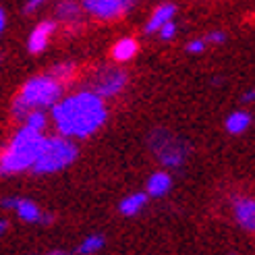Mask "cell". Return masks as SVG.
Instances as JSON below:
<instances>
[{"label":"cell","instance_id":"9a60e30c","mask_svg":"<svg viewBox=\"0 0 255 255\" xmlns=\"http://www.w3.org/2000/svg\"><path fill=\"white\" fill-rule=\"evenodd\" d=\"M15 212L17 216H19V220H23V222H27V224H37L40 222V218H42V210H40V206H37L35 201H31V199H17V206H15Z\"/></svg>","mask_w":255,"mask_h":255},{"label":"cell","instance_id":"f546056e","mask_svg":"<svg viewBox=\"0 0 255 255\" xmlns=\"http://www.w3.org/2000/svg\"><path fill=\"white\" fill-rule=\"evenodd\" d=\"M231 255H237V253H231Z\"/></svg>","mask_w":255,"mask_h":255},{"label":"cell","instance_id":"4fadbf2b","mask_svg":"<svg viewBox=\"0 0 255 255\" xmlns=\"http://www.w3.org/2000/svg\"><path fill=\"white\" fill-rule=\"evenodd\" d=\"M139 52V44L135 37H121V40L112 46V60L119 62V65H125V62H129L137 56Z\"/></svg>","mask_w":255,"mask_h":255},{"label":"cell","instance_id":"484cf974","mask_svg":"<svg viewBox=\"0 0 255 255\" xmlns=\"http://www.w3.org/2000/svg\"><path fill=\"white\" fill-rule=\"evenodd\" d=\"M4 27H6V12L0 8V35L4 33Z\"/></svg>","mask_w":255,"mask_h":255},{"label":"cell","instance_id":"f1b7e54d","mask_svg":"<svg viewBox=\"0 0 255 255\" xmlns=\"http://www.w3.org/2000/svg\"><path fill=\"white\" fill-rule=\"evenodd\" d=\"M6 233V220H0V237Z\"/></svg>","mask_w":255,"mask_h":255},{"label":"cell","instance_id":"ffe728a7","mask_svg":"<svg viewBox=\"0 0 255 255\" xmlns=\"http://www.w3.org/2000/svg\"><path fill=\"white\" fill-rule=\"evenodd\" d=\"M176 31H178L176 23L174 21H168L166 25H162V27L156 33H158V37H160L162 42H170V40H174V37H176Z\"/></svg>","mask_w":255,"mask_h":255},{"label":"cell","instance_id":"7a4b0ae2","mask_svg":"<svg viewBox=\"0 0 255 255\" xmlns=\"http://www.w3.org/2000/svg\"><path fill=\"white\" fill-rule=\"evenodd\" d=\"M44 133L31 131L21 125L8 139V143L0 149V176H12L31 170L44 145Z\"/></svg>","mask_w":255,"mask_h":255},{"label":"cell","instance_id":"d6986e66","mask_svg":"<svg viewBox=\"0 0 255 255\" xmlns=\"http://www.w3.org/2000/svg\"><path fill=\"white\" fill-rule=\"evenodd\" d=\"M104 245H106V239L102 235H89V237H85L79 243L77 253L79 255H94V253L104 249Z\"/></svg>","mask_w":255,"mask_h":255},{"label":"cell","instance_id":"d4e9b609","mask_svg":"<svg viewBox=\"0 0 255 255\" xmlns=\"http://www.w3.org/2000/svg\"><path fill=\"white\" fill-rule=\"evenodd\" d=\"M52 222H54V214H44V212H42V218H40V222H37V224H42V226H50Z\"/></svg>","mask_w":255,"mask_h":255},{"label":"cell","instance_id":"8fae6325","mask_svg":"<svg viewBox=\"0 0 255 255\" xmlns=\"http://www.w3.org/2000/svg\"><path fill=\"white\" fill-rule=\"evenodd\" d=\"M172 189V176L166 170H156L154 174H149L147 185H145V193L147 197H166Z\"/></svg>","mask_w":255,"mask_h":255},{"label":"cell","instance_id":"277c9868","mask_svg":"<svg viewBox=\"0 0 255 255\" xmlns=\"http://www.w3.org/2000/svg\"><path fill=\"white\" fill-rule=\"evenodd\" d=\"M77 156H79V147L73 139L62 137L58 133L44 137V145L40 149V156H37L35 164L31 166V172L37 176L60 172L69 168L77 160Z\"/></svg>","mask_w":255,"mask_h":255},{"label":"cell","instance_id":"8992f818","mask_svg":"<svg viewBox=\"0 0 255 255\" xmlns=\"http://www.w3.org/2000/svg\"><path fill=\"white\" fill-rule=\"evenodd\" d=\"M129 75L121 67H98L85 81V89L102 100H110L123 94V89L127 87Z\"/></svg>","mask_w":255,"mask_h":255},{"label":"cell","instance_id":"30bf717a","mask_svg":"<svg viewBox=\"0 0 255 255\" xmlns=\"http://www.w3.org/2000/svg\"><path fill=\"white\" fill-rule=\"evenodd\" d=\"M56 31V21L54 19H46V21H40L35 25V27L31 29L29 33V40H27V50L29 54H42L50 37H52V33Z\"/></svg>","mask_w":255,"mask_h":255},{"label":"cell","instance_id":"9c48e42d","mask_svg":"<svg viewBox=\"0 0 255 255\" xmlns=\"http://www.w3.org/2000/svg\"><path fill=\"white\" fill-rule=\"evenodd\" d=\"M83 6L79 0H60L54 8V21L65 23L69 29H79L83 23Z\"/></svg>","mask_w":255,"mask_h":255},{"label":"cell","instance_id":"5bb4252c","mask_svg":"<svg viewBox=\"0 0 255 255\" xmlns=\"http://www.w3.org/2000/svg\"><path fill=\"white\" fill-rule=\"evenodd\" d=\"M147 193H143V191H137V193H131V195H127L121 203H119V212L123 216H127V218H133V216L137 214H141L147 206Z\"/></svg>","mask_w":255,"mask_h":255},{"label":"cell","instance_id":"ac0fdd59","mask_svg":"<svg viewBox=\"0 0 255 255\" xmlns=\"http://www.w3.org/2000/svg\"><path fill=\"white\" fill-rule=\"evenodd\" d=\"M50 125V117L46 114V110H31L27 117L23 119V127H27L31 131H37V133H44Z\"/></svg>","mask_w":255,"mask_h":255},{"label":"cell","instance_id":"603a6c76","mask_svg":"<svg viewBox=\"0 0 255 255\" xmlns=\"http://www.w3.org/2000/svg\"><path fill=\"white\" fill-rule=\"evenodd\" d=\"M48 2V0H27L25 2V6H23V10H25V15H31V12H35L40 6H44Z\"/></svg>","mask_w":255,"mask_h":255},{"label":"cell","instance_id":"ba28073f","mask_svg":"<svg viewBox=\"0 0 255 255\" xmlns=\"http://www.w3.org/2000/svg\"><path fill=\"white\" fill-rule=\"evenodd\" d=\"M233 218L245 233L255 235V197L249 195L233 197Z\"/></svg>","mask_w":255,"mask_h":255},{"label":"cell","instance_id":"3957f363","mask_svg":"<svg viewBox=\"0 0 255 255\" xmlns=\"http://www.w3.org/2000/svg\"><path fill=\"white\" fill-rule=\"evenodd\" d=\"M65 94V85L54 81L48 73L29 77L19 89V94L12 98V119L23 123L31 110H50Z\"/></svg>","mask_w":255,"mask_h":255},{"label":"cell","instance_id":"7402d4cb","mask_svg":"<svg viewBox=\"0 0 255 255\" xmlns=\"http://www.w3.org/2000/svg\"><path fill=\"white\" fill-rule=\"evenodd\" d=\"M206 40H201V37H197V40H191L187 42V52L189 54H201L203 50H206Z\"/></svg>","mask_w":255,"mask_h":255},{"label":"cell","instance_id":"6da1fadb","mask_svg":"<svg viewBox=\"0 0 255 255\" xmlns=\"http://www.w3.org/2000/svg\"><path fill=\"white\" fill-rule=\"evenodd\" d=\"M108 119L106 102L100 96L79 89L75 94L60 98L50 108V123L58 135L69 139H87L98 133Z\"/></svg>","mask_w":255,"mask_h":255},{"label":"cell","instance_id":"44dd1931","mask_svg":"<svg viewBox=\"0 0 255 255\" xmlns=\"http://www.w3.org/2000/svg\"><path fill=\"white\" fill-rule=\"evenodd\" d=\"M206 44H214V46H218V44H224L226 42V33L224 31H220V29H214V31H210L206 37Z\"/></svg>","mask_w":255,"mask_h":255},{"label":"cell","instance_id":"4316f807","mask_svg":"<svg viewBox=\"0 0 255 255\" xmlns=\"http://www.w3.org/2000/svg\"><path fill=\"white\" fill-rule=\"evenodd\" d=\"M255 100V89H249V92L243 96V102H253Z\"/></svg>","mask_w":255,"mask_h":255},{"label":"cell","instance_id":"52a82bcc","mask_svg":"<svg viewBox=\"0 0 255 255\" xmlns=\"http://www.w3.org/2000/svg\"><path fill=\"white\" fill-rule=\"evenodd\" d=\"M83 12L98 21H119L139 4V0H79Z\"/></svg>","mask_w":255,"mask_h":255},{"label":"cell","instance_id":"cb8c5ba5","mask_svg":"<svg viewBox=\"0 0 255 255\" xmlns=\"http://www.w3.org/2000/svg\"><path fill=\"white\" fill-rule=\"evenodd\" d=\"M17 199H19V197H4L2 201H0V206H2L4 210H15Z\"/></svg>","mask_w":255,"mask_h":255},{"label":"cell","instance_id":"5b68a950","mask_svg":"<svg viewBox=\"0 0 255 255\" xmlns=\"http://www.w3.org/2000/svg\"><path fill=\"white\" fill-rule=\"evenodd\" d=\"M147 145L156 160L166 168H181L189 158V143L166 129H154L147 137Z\"/></svg>","mask_w":255,"mask_h":255},{"label":"cell","instance_id":"2e32d148","mask_svg":"<svg viewBox=\"0 0 255 255\" xmlns=\"http://www.w3.org/2000/svg\"><path fill=\"white\" fill-rule=\"evenodd\" d=\"M224 127H226V131L231 133V135L245 133L249 127H251V114L245 112V110H235V112H231V114L226 117Z\"/></svg>","mask_w":255,"mask_h":255},{"label":"cell","instance_id":"7c38bea8","mask_svg":"<svg viewBox=\"0 0 255 255\" xmlns=\"http://www.w3.org/2000/svg\"><path fill=\"white\" fill-rule=\"evenodd\" d=\"M174 17H176V6H174L172 2H164V4L156 6V10L151 12V17L147 19L143 31H145L147 35L156 33V31L162 27V25H166L168 21H174Z\"/></svg>","mask_w":255,"mask_h":255},{"label":"cell","instance_id":"e0dca14e","mask_svg":"<svg viewBox=\"0 0 255 255\" xmlns=\"http://www.w3.org/2000/svg\"><path fill=\"white\" fill-rule=\"evenodd\" d=\"M48 75L54 81H58L60 85H67L75 79V75H77V65H75V62H58V65H54L48 71Z\"/></svg>","mask_w":255,"mask_h":255},{"label":"cell","instance_id":"83f0119b","mask_svg":"<svg viewBox=\"0 0 255 255\" xmlns=\"http://www.w3.org/2000/svg\"><path fill=\"white\" fill-rule=\"evenodd\" d=\"M46 255H67V251H62V249H54V251H48Z\"/></svg>","mask_w":255,"mask_h":255}]
</instances>
